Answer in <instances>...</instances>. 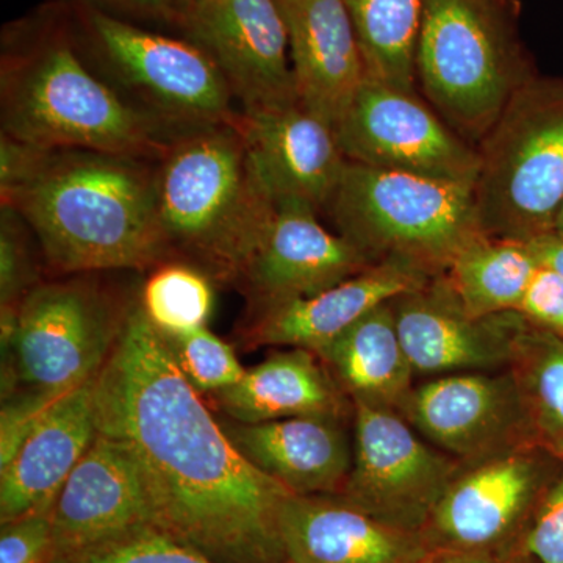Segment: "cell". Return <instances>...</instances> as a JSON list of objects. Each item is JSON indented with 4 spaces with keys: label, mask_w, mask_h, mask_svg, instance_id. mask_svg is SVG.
Listing matches in <instances>:
<instances>
[{
    "label": "cell",
    "mask_w": 563,
    "mask_h": 563,
    "mask_svg": "<svg viewBox=\"0 0 563 563\" xmlns=\"http://www.w3.org/2000/svg\"><path fill=\"white\" fill-rule=\"evenodd\" d=\"M95 413L139 466L152 528L217 563H288L280 523L295 493L236 450L140 299L96 376Z\"/></svg>",
    "instance_id": "1"
},
{
    "label": "cell",
    "mask_w": 563,
    "mask_h": 563,
    "mask_svg": "<svg viewBox=\"0 0 563 563\" xmlns=\"http://www.w3.org/2000/svg\"><path fill=\"white\" fill-rule=\"evenodd\" d=\"M146 158L47 150L31 179L0 199L24 218L55 273L147 269L172 262Z\"/></svg>",
    "instance_id": "2"
},
{
    "label": "cell",
    "mask_w": 563,
    "mask_h": 563,
    "mask_svg": "<svg viewBox=\"0 0 563 563\" xmlns=\"http://www.w3.org/2000/svg\"><path fill=\"white\" fill-rule=\"evenodd\" d=\"M239 122L177 133L155 162V192L173 258L211 280L242 285L276 203L252 165Z\"/></svg>",
    "instance_id": "3"
},
{
    "label": "cell",
    "mask_w": 563,
    "mask_h": 563,
    "mask_svg": "<svg viewBox=\"0 0 563 563\" xmlns=\"http://www.w3.org/2000/svg\"><path fill=\"white\" fill-rule=\"evenodd\" d=\"M0 110L2 133L43 150L158 161L177 135L95 76L57 38L3 55Z\"/></svg>",
    "instance_id": "4"
},
{
    "label": "cell",
    "mask_w": 563,
    "mask_h": 563,
    "mask_svg": "<svg viewBox=\"0 0 563 563\" xmlns=\"http://www.w3.org/2000/svg\"><path fill=\"white\" fill-rule=\"evenodd\" d=\"M536 76L509 0H426L418 91L476 150L515 92Z\"/></svg>",
    "instance_id": "5"
},
{
    "label": "cell",
    "mask_w": 563,
    "mask_h": 563,
    "mask_svg": "<svg viewBox=\"0 0 563 563\" xmlns=\"http://www.w3.org/2000/svg\"><path fill=\"white\" fill-rule=\"evenodd\" d=\"M324 213L369 262H401L442 276L485 235L473 187L346 163Z\"/></svg>",
    "instance_id": "6"
},
{
    "label": "cell",
    "mask_w": 563,
    "mask_h": 563,
    "mask_svg": "<svg viewBox=\"0 0 563 563\" xmlns=\"http://www.w3.org/2000/svg\"><path fill=\"white\" fill-rule=\"evenodd\" d=\"M473 185L485 235L532 242L554 231L563 202V77L537 74L477 146Z\"/></svg>",
    "instance_id": "7"
},
{
    "label": "cell",
    "mask_w": 563,
    "mask_h": 563,
    "mask_svg": "<svg viewBox=\"0 0 563 563\" xmlns=\"http://www.w3.org/2000/svg\"><path fill=\"white\" fill-rule=\"evenodd\" d=\"M121 306L92 282H41L2 318L3 401L51 407L98 376L124 328Z\"/></svg>",
    "instance_id": "8"
},
{
    "label": "cell",
    "mask_w": 563,
    "mask_h": 563,
    "mask_svg": "<svg viewBox=\"0 0 563 563\" xmlns=\"http://www.w3.org/2000/svg\"><path fill=\"white\" fill-rule=\"evenodd\" d=\"M90 27L122 90L168 131L233 124L242 117L220 69L192 41L143 31L101 11H92Z\"/></svg>",
    "instance_id": "9"
},
{
    "label": "cell",
    "mask_w": 563,
    "mask_h": 563,
    "mask_svg": "<svg viewBox=\"0 0 563 563\" xmlns=\"http://www.w3.org/2000/svg\"><path fill=\"white\" fill-rule=\"evenodd\" d=\"M354 462L340 498L384 523L422 532L462 463L398 410L354 404Z\"/></svg>",
    "instance_id": "10"
},
{
    "label": "cell",
    "mask_w": 563,
    "mask_h": 563,
    "mask_svg": "<svg viewBox=\"0 0 563 563\" xmlns=\"http://www.w3.org/2000/svg\"><path fill=\"white\" fill-rule=\"evenodd\" d=\"M562 465L533 444L462 465L422 536L432 550H510Z\"/></svg>",
    "instance_id": "11"
},
{
    "label": "cell",
    "mask_w": 563,
    "mask_h": 563,
    "mask_svg": "<svg viewBox=\"0 0 563 563\" xmlns=\"http://www.w3.org/2000/svg\"><path fill=\"white\" fill-rule=\"evenodd\" d=\"M347 162L473 187L476 147L463 140L421 95L366 77L336 128Z\"/></svg>",
    "instance_id": "12"
},
{
    "label": "cell",
    "mask_w": 563,
    "mask_h": 563,
    "mask_svg": "<svg viewBox=\"0 0 563 563\" xmlns=\"http://www.w3.org/2000/svg\"><path fill=\"white\" fill-rule=\"evenodd\" d=\"M176 20L218 66L243 113L299 103L277 0H181Z\"/></svg>",
    "instance_id": "13"
},
{
    "label": "cell",
    "mask_w": 563,
    "mask_h": 563,
    "mask_svg": "<svg viewBox=\"0 0 563 563\" xmlns=\"http://www.w3.org/2000/svg\"><path fill=\"white\" fill-rule=\"evenodd\" d=\"M398 412L426 442L462 465L532 444L509 368L429 377L413 385Z\"/></svg>",
    "instance_id": "14"
},
{
    "label": "cell",
    "mask_w": 563,
    "mask_h": 563,
    "mask_svg": "<svg viewBox=\"0 0 563 563\" xmlns=\"http://www.w3.org/2000/svg\"><path fill=\"white\" fill-rule=\"evenodd\" d=\"M396 328L415 376L501 372L512 362L526 317L466 313L444 274L391 301Z\"/></svg>",
    "instance_id": "15"
},
{
    "label": "cell",
    "mask_w": 563,
    "mask_h": 563,
    "mask_svg": "<svg viewBox=\"0 0 563 563\" xmlns=\"http://www.w3.org/2000/svg\"><path fill=\"white\" fill-rule=\"evenodd\" d=\"M152 521L150 493L132 455L98 432L55 499L51 562L120 539Z\"/></svg>",
    "instance_id": "16"
},
{
    "label": "cell",
    "mask_w": 563,
    "mask_h": 563,
    "mask_svg": "<svg viewBox=\"0 0 563 563\" xmlns=\"http://www.w3.org/2000/svg\"><path fill=\"white\" fill-rule=\"evenodd\" d=\"M373 265L302 203L276 206L272 224L242 282L258 312L329 290Z\"/></svg>",
    "instance_id": "17"
},
{
    "label": "cell",
    "mask_w": 563,
    "mask_h": 563,
    "mask_svg": "<svg viewBox=\"0 0 563 563\" xmlns=\"http://www.w3.org/2000/svg\"><path fill=\"white\" fill-rule=\"evenodd\" d=\"M239 124L273 202L302 203L324 213L347 163L331 125L301 103L242 111Z\"/></svg>",
    "instance_id": "18"
},
{
    "label": "cell",
    "mask_w": 563,
    "mask_h": 563,
    "mask_svg": "<svg viewBox=\"0 0 563 563\" xmlns=\"http://www.w3.org/2000/svg\"><path fill=\"white\" fill-rule=\"evenodd\" d=\"M299 103L336 132L365 65L344 0H277Z\"/></svg>",
    "instance_id": "19"
},
{
    "label": "cell",
    "mask_w": 563,
    "mask_h": 563,
    "mask_svg": "<svg viewBox=\"0 0 563 563\" xmlns=\"http://www.w3.org/2000/svg\"><path fill=\"white\" fill-rule=\"evenodd\" d=\"M229 439L261 472L299 496H336L354 462V437L346 418L296 417L285 420L228 422Z\"/></svg>",
    "instance_id": "20"
},
{
    "label": "cell",
    "mask_w": 563,
    "mask_h": 563,
    "mask_svg": "<svg viewBox=\"0 0 563 563\" xmlns=\"http://www.w3.org/2000/svg\"><path fill=\"white\" fill-rule=\"evenodd\" d=\"M280 529L288 563H420L433 551L422 532L384 523L340 496L292 495Z\"/></svg>",
    "instance_id": "21"
},
{
    "label": "cell",
    "mask_w": 563,
    "mask_h": 563,
    "mask_svg": "<svg viewBox=\"0 0 563 563\" xmlns=\"http://www.w3.org/2000/svg\"><path fill=\"white\" fill-rule=\"evenodd\" d=\"M432 276L401 262H377L342 284L310 298L262 310L251 342L301 347L320 355L329 344L377 307L417 290Z\"/></svg>",
    "instance_id": "22"
},
{
    "label": "cell",
    "mask_w": 563,
    "mask_h": 563,
    "mask_svg": "<svg viewBox=\"0 0 563 563\" xmlns=\"http://www.w3.org/2000/svg\"><path fill=\"white\" fill-rule=\"evenodd\" d=\"M95 379L52 404L2 466L0 523L54 506L98 433Z\"/></svg>",
    "instance_id": "23"
},
{
    "label": "cell",
    "mask_w": 563,
    "mask_h": 563,
    "mask_svg": "<svg viewBox=\"0 0 563 563\" xmlns=\"http://www.w3.org/2000/svg\"><path fill=\"white\" fill-rule=\"evenodd\" d=\"M211 398L232 420L254 424L296 417L347 418L354 406L312 351L290 347L244 372Z\"/></svg>",
    "instance_id": "24"
},
{
    "label": "cell",
    "mask_w": 563,
    "mask_h": 563,
    "mask_svg": "<svg viewBox=\"0 0 563 563\" xmlns=\"http://www.w3.org/2000/svg\"><path fill=\"white\" fill-rule=\"evenodd\" d=\"M318 357L354 404L399 410L415 373L396 328L391 301L355 322Z\"/></svg>",
    "instance_id": "25"
},
{
    "label": "cell",
    "mask_w": 563,
    "mask_h": 563,
    "mask_svg": "<svg viewBox=\"0 0 563 563\" xmlns=\"http://www.w3.org/2000/svg\"><path fill=\"white\" fill-rule=\"evenodd\" d=\"M542 263L531 244L483 235L455 257L444 277L474 318L518 312Z\"/></svg>",
    "instance_id": "26"
},
{
    "label": "cell",
    "mask_w": 563,
    "mask_h": 563,
    "mask_svg": "<svg viewBox=\"0 0 563 563\" xmlns=\"http://www.w3.org/2000/svg\"><path fill=\"white\" fill-rule=\"evenodd\" d=\"M365 65L366 77L420 95L417 49L426 0H344Z\"/></svg>",
    "instance_id": "27"
},
{
    "label": "cell",
    "mask_w": 563,
    "mask_h": 563,
    "mask_svg": "<svg viewBox=\"0 0 563 563\" xmlns=\"http://www.w3.org/2000/svg\"><path fill=\"white\" fill-rule=\"evenodd\" d=\"M532 444L563 462V339L526 318L509 366Z\"/></svg>",
    "instance_id": "28"
},
{
    "label": "cell",
    "mask_w": 563,
    "mask_h": 563,
    "mask_svg": "<svg viewBox=\"0 0 563 563\" xmlns=\"http://www.w3.org/2000/svg\"><path fill=\"white\" fill-rule=\"evenodd\" d=\"M213 285L201 269L187 262H166L144 282L140 303L163 335L206 328L213 310Z\"/></svg>",
    "instance_id": "29"
},
{
    "label": "cell",
    "mask_w": 563,
    "mask_h": 563,
    "mask_svg": "<svg viewBox=\"0 0 563 563\" xmlns=\"http://www.w3.org/2000/svg\"><path fill=\"white\" fill-rule=\"evenodd\" d=\"M163 336L180 372L201 395L235 385L246 372L236 358L235 351L207 328Z\"/></svg>",
    "instance_id": "30"
},
{
    "label": "cell",
    "mask_w": 563,
    "mask_h": 563,
    "mask_svg": "<svg viewBox=\"0 0 563 563\" xmlns=\"http://www.w3.org/2000/svg\"><path fill=\"white\" fill-rule=\"evenodd\" d=\"M24 218L13 207L0 206V303L2 318L16 312L20 303L40 285L32 261L31 236Z\"/></svg>",
    "instance_id": "31"
},
{
    "label": "cell",
    "mask_w": 563,
    "mask_h": 563,
    "mask_svg": "<svg viewBox=\"0 0 563 563\" xmlns=\"http://www.w3.org/2000/svg\"><path fill=\"white\" fill-rule=\"evenodd\" d=\"M51 563H217L146 526L81 553Z\"/></svg>",
    "instance_id": "32"
},
{
    "label": "cell",
    "mask_w": 563,
    "mask_h": 563,
    "mask_svg": "<svg viewBox=\"0 0 563 563\" xmlns=\"http://www.w3.org/2000/svg\"><path fill=\"white\" fill-rule=\"evenodd\" d=\"M526 563H563V465L510 550Z\"/></svg>",
    "instance_id": "33"
},
{
    "label": "cell",
    "mask_w": 563,
    "mask_h": 563,
    "mask_svg": "<svg viewBox=\"0 0 563 563\" xmlns=\"http://www.w3.org/2000/svg\"><path fill=\"white\" fill-rule=\"evenodd\" d=\"M52 509L36 510L0 528V563H49L54 551Z\"/></svg>",
    "instance_id": "34"
},
{
    "label": "cell",
    "mask_w": 563,
    "mask_h": 563,
    "mask_svg": "<svg viewBox=\"0 0 563 563\" xmlns=\"http://www.w3.org/2000/svg\"><path fill=\"white\" fill-rule=\"evenodd\" d=\"M518 312L563 339V274L540 266Z\"/></svg>",
    "instance_id": "35"
},
{
    "label": "cell",
    "mask_w": 563,
    "mask_h": 563,
    "mask_svg": "<svg viewBox=\"0 0 563 563\" xmlns=\"http://www.w3.org/2000/svg\"><path fill=\"white\" fill-rule=\"evenodd\" d=\"M46 151L5 133L0 135V199L31 179Z\"/></svg>",
    "instance_id": "36"
},
{
    "label": "cell",
    "mask_w": 563,
    "mask_h": 563,
    "mask_svg": "<svg viewBox=\"0 0 563 563\" xmlns=\"http://www.w3.org/2000/svg\"><path fill=\"white\" fill-rule=\"evenodd\" d=\"M420 563H526L512 551L433 550Z\"/></svg>",
    "instance_id": "37"
},
{
    "label": "cell",
    "mask_w": 563,
    "mask_h": 563,
    "mask_svg": "<svg viewBox=\"0 0 563 563\" xmlns=\"http://www.w3.org/2000/svg\"><path fill=\"white\" fill-rule=\"evenodd\" d=\"M537 258L544 266L555 269L563 274V239L562 236L550 233V235L540 236V239L528 242Z\"/></svg>",
    "instance_id": "38"
},
{
    "label": "cell",
    "mask_w": 563,
    "mask_h": 563,
    "mask_svg": "<svg viewBox=\"0 0 563 563\" xmlns=\"http://www.w3.org/2000/svg\"><path fill=\"white\" fill-rule=\"evenodd\" d=\"M110 2L131 7V9L152 11V13L169 14L173 18H176L179 10V0H110Z\"/></svg>",
    "instance_id": "39"
},
{
    "label": "cell",
    "mask_w": 563,
    "mask_h": 563,
    "mask_svg": "<svg viewBox=\"0 0 563 563\" xmlns=\"http://www.w3.org/2000/svg\"><path fill=\"white\" fill-rule=\"evenodd\" d=\"M553 233H555V235L562 236L563 239V202L561 209H559L558 218H555Z\"/></svg>",
    "instance_id": "40"
},
{
    "label": "cell",
    "mask_w": 563,
    "mask_h": 563,
    "mask_svg": "<svg viewBox=\"0 0 563 563\" xmlns=\"http://www.w3.org/2000/svg\"><path fill=\"white\" fill-rule=\"evenodd\" d=\"M181 2V0H179V3Z\"/></svg>",
    "instance_id": "41"
}]
</instances>
